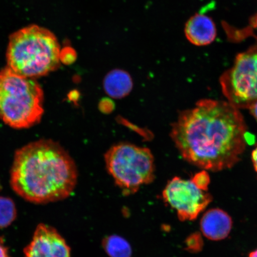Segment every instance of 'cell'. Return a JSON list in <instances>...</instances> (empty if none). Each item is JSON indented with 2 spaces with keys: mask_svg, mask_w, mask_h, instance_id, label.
I'll list each match as a JSON object with an SVG mask.
<instances>
[{
  "mask_svg": "<svg viewBox=\"0 0 257 257\" xmlns=\"http://www.w3.org/2000/svg\"><path fill=\"white\" fill-rule=\"evenodd\" d=\"M247 127L229 102L201 99L172 124V140L183 158L211 171L232 168L246 149Z\"/></svg>",
  "mask_w": 257,
  "mask_h": 257,
  "instance_id": "1",
  "label": "cell"
},
{
  "mask_svg": "<svg viewBox=\"0 0 257 257\" xmlns=\"http://www.w3.org/2000/svg\"><path fill=\"white\" fill-rule=\"evenodd\" d=\"M77 180L72 157L52 140L35 141L15 153L11 185L16 194L32 203L64 200L75 189Z\"/></svg>",
  "mask_w": 257,
  "mask_h": 257,
  "instance_id": "2",
  "label": "cell"
},
{
  "mask_svg": "<svg viewBox=\"0 0 257 257\" xmlns=\"http://www.w3.org/2000/svg\"><path fill=\"white\" fill-rule=\"evenodd\" d=\"M60 51L52 32L39 26H29L10 37L8 67L27 78H40L59 68Z\"/></svg>",
  "mask_w": 257,
  "mask_h": 257,
  "instance_id": "3",
  "label": "cell"
},
{
  "mask_svg": "<svg viewBox=\"0 0 257 257\" xmlns=\"http://www.w3.org/2000/svg\"><path fill=\"white\" fill-rule=\"evenodd\" d=\"M44 92L35 79L0 70V119L15 128L33 126L44 113Z\"/></svg>",
  "mask_w": 257,
  "mask_h": 257,
  "instance_id": "4",
  "label": "cell"
},
{
  "mask_svg": "<svg viewBox=\"0 0 257 257\" xmlns=\"http://www.w3.org/2000/svg\"><path fill=\"white\" fill-rule=\"evenodd\" d=\"M104 159L109 174L124 195L135 194L155 178L154 156L147 148L118 144L106 152Z\"/></svg>",
  "mask_w": 257,
  "mask_h": 257,
  "instance_id": "5",
  "label": "cell"
},
{
  "mask_svg": "<svg viewBox=\"0 0 257 257\" xmlns=\"http://www.w3.org/2000/svg\"><path fill=\"white\" fill-rule=\"evenodd\" d=\"M225 97L237 108H249L257 102V44L236 56L232 67L220 78Z\"/></svg>",
  "mask_w": 257,
  "mask_h": 257,
  "instance_id": "6",
  "label": "cell"
},
{
  "mask_svg": "<svg viewBox=\"0 0 257 257\" xmlns=\"http://www.w3.org/2000/svg\"><path fill=\"white\" fill-rule=\"evenodd\" d=\"M164 201L175 209L181 221L193 220L207 207L211 196L197 187L192 180L175 177L163 191Z\"/></svg>",
  "mask_w": 257,
  "mask_h": 257,
  "instance_id": "7",
  "label": "cell"
},
{
  "mask_svg": "<svg viewBox=\"0 0 257 257\" xmlns=\"http://www.w3.org/2000/svg\"><path fill=\"white\" fill-rule=\"evenodd\" d=\"M24 257H70V248L65 239L53 227L38 225Z\"/></svg>",
  "mask_w": 257,
  "mask_h": 257,
  "instance_id": "8",
  "label": "cell"
},
{
  "mask_svg": "<svg viewBox=\"0 0 257 257\" xmlns=\"http://www.w3.org/2000/svg\"><path fill=\"white\" fill-rule=\"evenodd\" d=\"M185 34L186 39L195 46H207L216 39V25L208 16L199 12L186 22Z\"/></svg>",
  "mask_w": 257,
  "mask_h": 257,
  "instance_id": "9",
  "label": "cell"
},
{
  "mask_svg": "<svg viewBox=\"0 0 257 257\" xmlns=\"http://www.w3.org/2000/svg\"><path fill=\"white\" fill-rule=\"evenodd\" d=\"M232 221L226 213L220 209H211L202 217L201 229L208 239L218 240L226 238L232 229Z\"/></svg>",
  "mask_w": 257,
  "mask_h": 257,
  "instance_id": "10",
  "label": "cell"
},
{
  "mask_svg": "<svg viewBox=\"0 0 257 257\" xmlns=\"http://www.w3.org/2000/svg\"><path fill=\"white\" fill-rule=\"evenodd\" d=\"M133 80L130 73L122 69H114L105 76L104 91L110 97L121 99L125 97L133 88Z\"/></svg>",
  "mask_w": 257,
  "mask_h": 257,
  "instance_id": "11",
  "label": "cell"
},
{
  "mask_svg": "<svg viewBox=\"0 0 257 257\" xmlns=\"http://www.w3.org/2000/svg\"><path fill=\"white\" fill-rule=\"evenodd\" d=\"M102 246L110 257H131L132 249L130 243L119 236H109L103 240Z\"/></svg>",
  "mask_w": 257,
  "mask_h": 257,
  "instance_id": "12",
  "label": "cell"
},
{
  "mask_svg": "<svg viewBox=\"0 0 257 257\" xmlns=\"http://www.w3.org/2000/svg\"><path fill=\"white\" fill-rule=\"evenodd\" d=\"M223 26L228 39L230 41L237 43L249 37H253L257 40V14L250 19L248 25L243 28L237 30L225 23Z\"/></svg>",
  "mask_w": 257,
  "mask_h": 257,
  "instance_id": "13",
  "label": "cell"
},
{
  "mask_svg": "<svg viewBox=\"0 0 257 257\" xmlns=\"http://www.w3.org/2000/svg\"><path fill=\"white\" fill-rule=\"evenodd\" d=\"M17 216L16 205L12 199L0 197V229L10 226Z\"/></svg>",
  "mask_w": 257,
  "mask_h": 257,
  "instance_id": "14",
  "label": "cell"
},
{
  "mask_svg": "<svg viewBox=\"0 0 257 257\" xmlns=\"http://www.w3.org/2000/svg\"><path fill=\"white\" fill-rule=\"evenodd\" d=\"M198 188L204 191L208 189V186L210 184V177L205 171L197 173L191 179Z\"/></svg>",
  "mask_w": 257,
  "mask_h": 257,
  "instance_id": "15",
  "label": "cell"
},
{
  "mask_svg": "<svg viewBox=\"0 0 257 257\" xmlns=\"http://www.w3.org/2000/svg\"><path fill=\"white\" fill-rule=\"evenodd\" d=\"M77 59V53L75 50L70 47H66L60 51V62L65 64H70L75 62Z\"/></svg>",
  "mask_w": 257,
  "mask_h": 257,
  "instance_id": "16",
  "label": "cell"
},
{
  "mask_svg": "<svg viewBox=\"0 0 257 257\" xmlns=\"http://www.w3.org/2000/svg\"><path fill=\"white\" fill-rule=\"evenodd\" d=\"M200 236H197V234H193L190 237H189L186 244L188 247L191 250H197L200 249L201 246Z\"/></svg>",
  "mask_w": 257,
  "mask_h": 257,
  "instance_id": "17",
  "label": "cell"
},
{
  "mask_svg": "<svg viewBox=\"0 0 257 257\" xmlns=\"http://www.w3.org/2000/svg\"><path fill=\"white\" fill-rule=\"evenodd\" d=\"M0 257H11L8 248L1 242H0Z\"/></svg>",
  "mask_w": 257,
  "mask_h": 257,
  "instance_id": "18",
  "label": "cell"
},
{
  "mask_svg": "<svg viewBox=\"0 0 257 257\" xmlns=\"http://www.w3.org/2000/svg\"><path fill=\"white\" fill-rule=\"evenodd\" d=\"M252 160L253 167H254L255 171L257 173V147L253 150L252 153Z\"/></svg>",
  "mask_w": 257,
  "mask_h": 257,
  "instance_id": "19",
  "label": "cell"
},
{
  "mask_svg": "<svg viewBox=\"0 0 257 257\" xmlns=\"http://www.w3.org/2000/svg\"><path fill=\"white\" fill-rule=\"evenodd\" d=\"M250 113L255 117L257 120V102L249 108Z\"/></svg>",
  "mask_w": 257,
  "mask_h": 257,
  "instance_id": "20",
  "label": "cell"
},
{
  "mask_svg": "<svg viewBox=\"0 0 257 257\" xmlns=\"http://www.w3.org/2000/svg\"><path fill=\"white\" fill-rule=\"evenodd\" d=\"M249 257H257V249L250 253Z\"/></svg>",
  "mask_w": 257,
  "mask_h": 257,
  "instance_id": "21",
  "label": "cell"
}]
</instances>
